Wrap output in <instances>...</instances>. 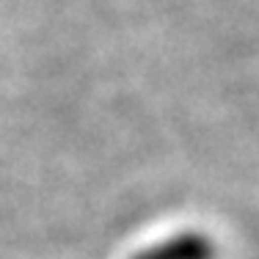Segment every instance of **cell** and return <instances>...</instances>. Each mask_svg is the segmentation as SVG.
<instances>
[{"label":"cell","instance_id":"1","mask_svg":"<svg viewBox=\"0 0 259 259\" xmlns=\"http://www.w3.org/2000/svg\"><path fill=\"white\" fill-rule=\"evenodd\" d=\"M130 259H218V243L207 232L188 229L135 251Z\"/></svg>","mask_w":259,"mask_h":259}]
</instances>
